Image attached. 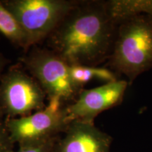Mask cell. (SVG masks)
I'll use <instances>...</instances> for the list:
<instances>
[{"mask_svg":"<svg viewBox=\"0 0 152 152\" xmlns=\"http://www.w3.org/2000/svg\"><path fill=\"white\" fill-rule=\"evenodd\" d=\"M117 28L105 1H78L47 39L70 66H97L109 60Z\"/></svg>","mask_w":152,"mask_h":152,"instance_id":"obj_1","label":"cell"},{"mask_svg":"<svg viewBox=\"0 0 152 152\" xmlns=\"http://www.w3.org/2000/svg\"><path fill=\"white\" fill-rule=\"evenodd\" d=\"M109 69L124 75L129 85L152 68V16L142 15L118 25Z\"/></svg>","mask_w":152,"mask_h":152,"instance_id":"obj_2","label":"cell"},{"mask_svg":"<svg viewBox=\"0 0 152 152\" xmlns=\"http://www.w3.org/2000/svg\"><path fill=\"white\" fill-rule=\"evenodd\" d=\"M3 5L17 19L30 47L48 38L78 1L69 0H4Z\"/></svg>","mask_w":152,"mask_h":152,"instance_id":"obj_3","label":"cell"},{"mask_svg":"<svg viewBox=\"0 0 152 152\" xmlns=\"http://www.w3.org/2000/svg\"><path fill=\"white\" fill-rule=\"evenodd\" d=\"M21 61L49 100L56 99L64 104L73 103L81 92L71 78L69 64L52 49H34L23 57Z\"/></svg>","mask_w":152,"mask_h":152,"instance_id":"obj_4","label":"cell"},{"mask_svg":"<svg viewBox=\"0 0 152 152\" xmlns=\"http://www.w3.org/2000/svg\"><path fill=\"white\" fill-rule=\"evenodd\" d=\"M47 97L37 81L18 66L9 68L0 78V113L6 118L41 111Z\"/></svg>","mask_w":152,"mask_h":152,"instance_id":"obj_5","label":"cell"},{"mask_svg":"<svg viewBox=\"0 0 152 152\" xmlns=\"http://www.w3.org/2000/svg\"><path fill=\"white\" fill-rule=\"evenodd\" d=\"M66 106L58 100H49L48 105L41 111L26 116L7 118L13 142L23 146L59 137L71 123Z\"/></svg>","mask_w":152,"mask_h":152,"instance_id":"obj_6","label":"cell"},{"mask_svg":"<svg viewBox=\"0 0 152 152\" xmlns=\"http://www.w3.org/2000/svg\"><path fill=\"white\" fill-rule=\"evenodd\" d=\"M129 85L125 80L107 83L88 90H82L73 103L66 106L68 118L94 123L99 114L119 105Z\"/></svg>","mask_w":152,"mask_h":152,"instance_id":"obj_7","label":"cell"},{"mask_svg":"<svg viewBox=\"0 0 152 152\" xmlns=\"http://www.w3.org/2000/svg\"><path fill=\"white\" fill-rule=\"evenodd\" d=\"M112 140L94 123L75 121L58 140L56 152H111Z\"/></svg>","mask_w":152,"mask_h":152,"instance_id":"obj_8","label":"cell"},{"mask_svg":"<svg viewBox=\"0 0 152 152\" xmlns=\"http://www.w3.org/2000/svg\"><path fill=\"white\" fill-rule=\"evenodd\" d=\"M105 4L109 16L118 25L135 16H152V0H109Z\"/></svg>","mask_w":152,"mask_h":152,"instance_id":"obj_9","label":"cell"},{"mask_svg":"<svg viewBox=\"0 0 152 152\" xmlns=\"http://www.w3.org/2000/svg\"><path fill=\"white\" fill-rule=\"evenodd\" d=\"M69 73L73 83L80 90L93 79L111 83L118 80L116 73L109 68L98 66L71 65Z\"/></svg>","mask_w":152,"mask_h":152,"instance_id":"obj_10","label":"cell"},{"mask_svg":"<svg viewBox=\"0 0 152 152\" xmlns=\"http://www.w3.org/2000/svg\"><path fill=\"white\" fill-rule=\"evenodd\" d=\"M0 33L16 47L24 49L30 48L24 30L14 15L0 1Z\"/></svg>","mask_w":152,"mask_h":152,"instance_id":"obj_11","label":"cell"},{"mask_svg":"<svg viewBox=\"0 0 152 152\" xmlns=\"http://www.w3.org/2000/svg\"><path fill=\"white\" fill-rule=\"evenodd\" d=\"M59 139V137H58L46 141L18 146L17 151L13 150L11 152H56Z\"/></svg>","mask_w":152,"mask_h":152,"instance_id":"obj_12","label":"cell"},{"mask_svg":"<svg viewBox=\"0 0 152 152\" xmlns=\"http://www.w3.org/2000/svg\"><path fill=\"white\" fill-rule=\"evenodd\" d=\"M14 145L7 126V118L0 113V152H11Z\"/></svg>","mask_w":152,"mask_h":152,"instance_id":"obj_13","label":"cell"},{"mask_svg":"<svg viewBox=\"0 0 152 152\" xmlns=\"http://www.w3.org/2000/svg\"><path fill=\"white\" fill-rule=\"evenodd\" d=\"M7 63H8V60L4 56L3 54L0 53V78H1V75L4 73V68L7 66Z\"/></svg>","mask_w":152,"mask_h":152,"instance_id":"obj_14","label":"cell"}]
</instances>
